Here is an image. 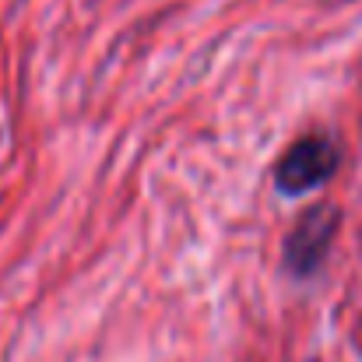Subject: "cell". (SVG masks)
Wrapping results in <instances>:
<instances>
[{"label":"cell","instance_id":"6da1fadb","mask_svg":"<svg viewBox=\"0 0 362 362\" xmlns=\"http://www.w3.org/2000/svg\"><path fill=\"white\" fill-rule=\"evenodd\" d=\"M338 144L324 134H310V137H299L274 165V187L278 194L285 197H299V194H310L317 190L320 183H327L334 173H338Z\"/></svg>","mask_w":362,"mask_h":362},{"label":"cell","instance_id":"7a4b0ae2","mask_svg":"<svg viewBox=\"0 0 362 362\" xmlns=\"http://www.w3.org/2000/svg\"><path fill=\"white\" fill-rule=\"evenodd\" d=\"M338 226H341V211L334 204H313L310 211H303L285 240V267L296 278H310L313 271H320Z\"/></svg>","mask_w":362,"mask_h":362}]
</instances>
